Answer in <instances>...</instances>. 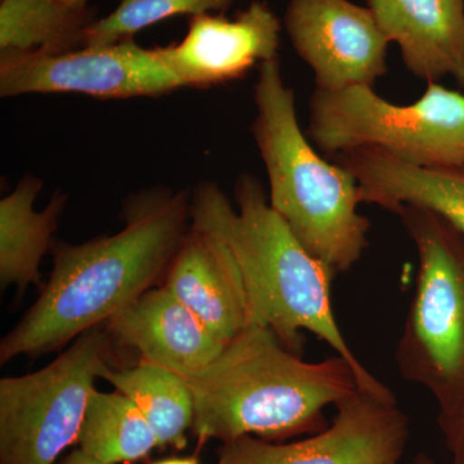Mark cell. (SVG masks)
<instances>
[{
  "label": "cell",
  "mask_w": 464,
  "mask_h": 464,
  "mask_svg": "<svg viewBox=\"0 0 464 464\" xmlns=\"http://www.w3.org/2000/svg\"><path fill=\"white\" fill-rule=\"evenodd\" d=\"M418 255L417 288L396 347L404 380L424 387L438 405L464 386V234L438 213L393 210Z\"/></svg>",
  "instance_id": "5b68a950"
},
{
  "label": "cell",
  "mask_w": 464,
  "mask_h": 464,
  "mask_svg": "<svg viewBox=\"0 0 464 464\" xmlns=\"http://www.w3.org/2000/svg\"><path fill=\"white\" fill-rule=\"evenodd\" d=\"M88 7L60 0H0V52L63 53L84 47Z\"/></svg>",
  "instance_id": "ac0fdd59"
},
{
  "label": "cell",
  "mask_w": 464,
  "mask_h": 464,
  "mask_svg": "<svg viewBox=\"0 0 464 464\" xmlns=\"http://www.w3.org/2000/svg\"><path fill=\"white\" fill-rule=\"evenodd\" d=\"M101 380L139 406L157 435L158 448L186 447V435L194 422V398L183 375L140 362L132 368H110Z\"/></svg>",
  "instance_id": "e0dca14e"
},
{
  "label": "cell",
  "mask_w": 464,
  "mask_h": 464,
  "mask_svg": "<svg viewBox=\"0 0 464 464\" xmlns=\"http://www.w3.org/2000/svg\"><path fill=\"white\" fill-rule=\"evenodd\" d=\"M151 464H200L197 457L188 458H168V459L158 460Z\"/></svg>",
  "instance_id": "603a6c76"
},
{
  "label": "cell",
  "mask_w": 464,
  "mask_h": 464,
  "mask_svg": "<svg viewBox=\"0 0 464 464\" xmlns=\"http://www.w3.org/2000/svg\"><path fill=\"white\" fill-rule=\"evenodd\" d=\"M283 25L319 90L373 87L387 72L391 42L368 7L350 0H289Z\"/></svg>",
  "instance_id": "30bf717a"
},
{
  "label": "cell",
  "mask_w": 464,
  "mask_h": 464,
  "mask_svg": "<svg viewBox=\"0 0 464 464\" xmlns=\"http://www.w3.org/2000/svg\"><path fill=\"white\" fill-rule=\"evenodd\" d=\"M356 177L362 203L393 210L413 206L444 217L464 234V167L411 166L373 148L334 155Z\"/></svg>",
  "instance_id": "9a60e30c"
},
{
  "label": "cell",
  "mask_w": 464,
  "mask_h": 464,
  "mask_svg": "<svg viewBox=\"0 0 464 464\" xmlns=\"http://www.w3.org/2000/svg\"><path fill=\"white\" fill-rule=\"evenodd\" d=\"M181 84L155 48L133 39L63 53L0 52V96L76 93L103 100L161 97Z\"/></svg>",
  "instance_id": "ba28073f"
},
{
  "label": "cell",
  "mask_w": 464,
  "mask_h": 464,
  "mask_svg": "<svg viewBox=\"0 0 464 464\" xmlns=\"http://www.w3.org/2000/svg\"><path fill=\"white\" fill-rule=\"evenodd\" d=\"M232 206L218 183L201 181L191 191V224L203 228L230 252L239 270L255 325L268 326L292 353H304V331L313 333L344 357L359 389L393 398L357 359L333 313L335 273L311 256L271 208L257 177L241 173Z\"/></svg>",
  "instance_id": "7a4b0ae2"
},
{
  "label": "cell",
  "mask_w": 464,
  "mask_h": 464,
  "mask_svg": "<svg viewBox=\"0 0 464 464\" xmlns=\"http://www.w3.org/2000/svg\"><path fill=\"white\" fill-rule=\"evenodd\" d=\"M253 99L252 134L267 173L271 208L311 256L346 273L368 248L372 226L357 210L362 194L356 177L320 157L308 142L279 58L259 65Z\"/></svg>",
  "instance_id": "277c9868"
},
{
  "label": "cell",
  "mask_w": 464,
  "mask_h": 464,
  "mask_svg": "<svg viewBox=\"0 0 464 464\" xmlns=\"http://www.w3.org/2000/svg\"><path fill=\"white\" fill-rule=\"evenodd\" d=\"M42 188V179L27 173L0 200V286H16L17 298L30 285L43 288L41 262L54 246L53 235L66 208L67 195L56 191L47 207L34 209Z\"/></svg>",
  "instance_id": "2e32d148"
},
{
  "label": "cell",
  "mask_w": 464,
  "mask_h": 464,
  "mask_svg": "<svg viewBox=\"0 0 464 464\" xmlns=\"http://www.w3.org/2000/svg\"><path fill=\"white\" fill-rule=\"evenodd\" d=\"M335 409L324 431L298 441L243 436L225 442L217 464H400L411 426L395 396L359 389Z\"/></svg>",
  "instance_id": "9c48e42d"
},
{
  "label": "cell",
  "mask_w": 464,
  "mask_h": 464,
  "mask_svg": "<svg viewBox=\"0 0 464 464\" xmlns=\"http://www.w3.org/2000/svg\"><path fill=\"white\" fill-rule=\"evenodd\" d=\"M106 329L115 343L137 351L141 362L183 377L204 371L226 346L164 285L143 293L112 316Z\"/></svg>",
  "instance_id": "7c38bea8"
},
{
  "label": "cell",
  "mask_w": 464,
  "mask_h": 464,
  "mask_svg": "<svg viewBox=\"0 0 464 464\" xmlns=\"http://www.w3.org/2000/svg\"><path fill=\"white\" fill-rule=\"evenodd\" d=\"M280 33L282 21L273 9L253 0L235 18L191 17L181 41L155 50L182 88L207 90L239 81L257 63L279 58Z\"/></svg>",
  "instance_id": "8fae6325"
},
{
  "label": "cell",
  "mask_w": 464,
  "mask_h": 464,
  "mask_svg": "<svg viewBox=\"0 0 464 464\" xmlns=\"http://www.w3.org/2000/svg\"><path fill=\"white\" fill-rule=\"evenodd\" d=\"M114 343L96 326L38 372L0 380V464H56L78 441L94 382L112 368Z\"/></svg>",
  "instance_id": "52a82bcc"
},
{
  "label": "cell",
  "mask_w": 464,
  "mask_h": 464,
  "mask_svg": "<svg viewBox=\"0 0 464 464\" xmlns=\"http://www.w3.org/2000/svg\"><path fill=\"white\" fill-rule=\"evenodd\" d=\"M185 378L194 398L191 431L199 444L315 435L329 426L324 409L359 390L344 357L304 362L262 325L250 326L212 364Z\"/></svg>",
  "instance_id": "3957f363"
},
{
  "label": "cell",
  "mask_w": 464,
  "mask_h": 464,
  "mask_svg": "<svg viewBox=\"0 0 464 464\" xmlns=\"http://www.w3.org/2000/svg\"><path fill=\"white\" fill-rule=\"evenodd\" d=\"M78 448L103 464L132 463L158 448V439L139 406L123 393L92 391Z\"/></svg>",
  "instance_id": "d6986e66"
},
{
  "label": "cell",
  "mask_w": 464,
  "mask_h": 464,
  "mask_svg": "<svg viewBox=\"0 0 464 464\" xmlns=\"http://www.w3.org/2000/svg\"><path fill=\"white\" fill-rule=\"evenodd\" d=\"M56 464H103L99 462V460L94 459L88 454H85L82 449L76 448L75 450H72V453L67 454V456L61 458L60 460H57Z\"/></svg>",
  "instance_id": "7402d4cb"
},
{
  "label": "cell",
  "mask_w": 464,
  "mask_h": 464,
  "mask_svg": "<svg viewBox=\"0 0 464 464\" xmlns=\"http://www.w3.org/2000/svg\"><path fill=\"white\" fill-rule=\"evenodd\" d=\"M405 464H436V463L432 462V460L429 459V458H427V457H418V458H415L413 462L405 463Z\"/></svg>",
  "instance_id": "d4e9b609"
},
{
  "label": "cell",
  "mask_w": 464,
  "mask_h": 464,
  "mask_svg": "<svg viewBox=\"0 0 464 464\" xmlns=\"http://www.w3.org/2000/svg\"><path fill=\"white\" fill-rule=\"evenodd\" d=\"M191 192L152 186L130 195L124 227L53 246L47 284L0 342V364L61 350L161 285L191 224Z\"/></svg>",
  "instance_id": "6da1fadb"
},
{
  "label": "cell",
  "mask_w": 464,
  "mask_h": 464,
  "mask_svg": "<svg viewBox=\"0 0 464 464\" xmlns=\"http://www.w3.org/2000/svg\"><path fill=\"white\" fill-rule=\"evenodd\" d=\"M237 0H121L108 16L94 20L85 33L84 47H103L133 39L136 34L179 16L225 12Z\"/></svg>",
  "instance_id": "ffe728a7"
},
{
  "label": "cell",
  "mask_w": 464,
  "mask_h": 464,
  "mask_svg": "<svg viewBox=\"0 0 464 464\" xmlns=\"http://www.w3.org/2000/svg\"><path fill=\"white\" fill-rule=\"evenodd\" d=\"M438 423L453 464H464V386L439 405Z\"/></svg>",
  "instance_id": "44dd1931"
},
{
  "label": "cell",
  "mask_w": 464,
  "mask_h": 464,
  "mask_svg": "<svg viewBox=\"0 0 464 464\" xmlns=\"http://www.w3.org/2000/svg\"><path fill=\"white\" fill-rule=\"evenodd\" d=\"M161 285L224 344L255 325L248 295L230 252L198 226L190 224Z\"/></svg>",
  "instance_id": "4fadbf2b"
},
{
  "label": "cell",
  "mask_w": 464,
  "mask_h": 464,
  "mask_svg": "<svg viewBox=\"0 0 464 464\" xmlns=\"http://www.w3.org/2000/svg\"><path fill=\"white\" fill-rule=\"evenodd\" d=\"M307 132L326 154L373 148L415 167H464V94L430 82L420 100L400 106L371 85L316 88Z\"/></svg>",
  "instance_id": "8992f818"
},
{
  "label": "cell",
  "mask_w": 464,
  "mask_h": 464,
  "mask_svg": "<svg viewBox=\"0 0 464 464\" xmlns=\"http://www.w3.org/2000/svg\"><path fill=\"white\" fill-rule=\"evenodd\" d=\"M60 2L72 5V7H88V0H60Z\"/></svg>",
  "instance_id": "cb8c5ba5"
},
{
  "label": "cell",
  "mask_w": 464,
  "mask_h": 464,
  "mask_svg": "<svg viewBox=\"0 0 464 464\" xmlns=\"http://www.w3.org/2000/svg\"><path fill=\"white\" fill-rule=\"evenodd\" d=\"M378 25L396 43L406 69L464 87V0H366Z\"/></svg>",
  "instance_id": "5bb4252c"
}]
</instances>
